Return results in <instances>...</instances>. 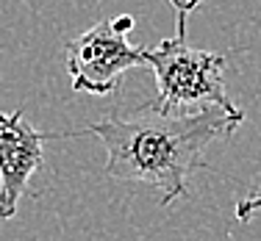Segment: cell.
Listing matches in <instances>:
<instances>
[{"label": "cell", "mask_w": 261, "mask_h": 241, "mask_svg": "<svg viewBox=\"0 0 261 241\" xmlns=\"http://www.w3.org/2000/svg\"><path fill=\"white\" fill-rule=\"evenodd\" d=\"M245 122L242 108H206L170 116L142 106L130 116H103L84 131L61 136H97L106 147V175L145 183L161 191V208L189 197V177L206 166V150L231 139Z\"/></svg>", "instance_id": "6da1fadb"}, {"label": "cell", "mask_w": 261, "mask_h": 241, "mask_svg": "<svg viewBox=\"0 0 261 241\" xmlns=\"http://www.w3.org/2000/svg\"><path fill=\"white\" fill-rule=\"evenodd\" d=\"M147 67L156 78V100L147 103L159 114L184 116L206 108H233L225 92V53L197 50L175 34L147 50Z\"/></svg>", "instance_id": "7a4b0ae2"}, {"label": "cell", "mask_w": 261, "mask_h": 241, "mask_svg": "<svg viewBox=\"0 0 261 241\" xmlns=\"http://www.w3.org/2000/svg\"><path fill=\"white\" fill-rule=\"evenodd\" d=\"M134 22L130 14L109 17L67 42L64 55L72 92L109 97L120 89L128 70L147 64V47H134L128 42Z\"/></svg>", "instance_id": "3957f363"}, {"label": "cell", "mask_w": 261, "mask_h": 241, "mask_svg": "<svg viewBox=\"0 0 261 241\" xmlns=\"http://www.w3.org/2000/svg\"><path fill=\"white\" fill-rule=\"evenodd\" d=\"M59 133L36 131L22 111H0V219L17 214L31 177L45 166V141Z\"/></svg>", "instance_id": "277c9868"}, {"label": "cell", "mask_w": 261, "mask_h": 241, "mask_svg": "<svg viewBox=\"0 0 261 241\" xmlns=\"http://www.w3.org/2000/svg\"><path fill=\"white\" fill-rule=\"evenodd\" d=\"M200 3H203V0H170V6L175 9V34L186 36V20H189V14Z\"/></svg>", "instance_id": "5b68a950"}, {"label": "cell", "mask_w": 261, "mask_h": 241, "mask_svg": "<svg viewBox=\"0 0 261 241\" xmlns=\"http://www.w3.org/2000/svg\"><path fill=\"white\" fill-rule=\"evenodd\" d=\"M258 211H261V186L253 189L245 200L236 202V219L247 222V219H253V214H258Z\"/></svg>", "instance_id": "8992f818"}]
</instances>
